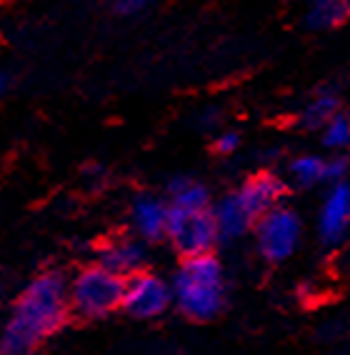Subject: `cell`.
Instances as JSON below:
<instances>
[{
    "label": "cell",
    "instance_id": "cell-10",
    "mask_svg": "<svg viewBox=\"0 0 350 355\" xmlns=\"http://www.w3.org/2000/svg\"><path fill=\"white\" fill-rule=\"evenodd\" d=\"M168 203H163L155 196H140L133 200L130 208V223L138 238L143 241H158L166 238V225H168Z\"/></svg>",
    "mask_w": 350,
    "mask_h": 355
},
{
    "label": "cell",
    "instance_id": "cell-9",
    "mask_svg": "<svg viewBox=\"0 0 350 355\" xmlns=\"http://www.w3.org/2000/svg\"><path fill=\"white\" fill-rule=\"evenodd\" d=\"M100 266L121 278H130L146 266V245L135 238H118L105 243V248L100 250Z\"/></svg>",
    "mask_w": 350,
    "mask_h": 355
},
{
    "label": "cell",
    "instance_id": "cell-14",
    "mask_svg": "<svg viewBox=\"0 0 350 355\" xmlns=\"http://www.w3.org/2000/svg\"><path fill=\"white\" fill-rule=\"evenodd\" d=\"M290 175L298 185L303 188H313V185L325 183V158L320 155H298V158L290 163Z\"/></svg>",
    "mask_w": 350,
    "mask_h": 355
},
{
    "label": "cell",
    "instance_id": "cell-2",
    "mask_svg": "<svg viewBox=\"0 0 350 355\" xmlns=\"http://www.w3.org/2000/svg\"><path fill=\"white\" fill-rule=\"evenodd\" d=\"M173 303L191 320H210L225 303V270L213 253L193 255L180 263L170 283Z\"/></svg>",
    "mask_w": 350,
    "mask_h": 355
},
{
    "label": "cell",
    "instance_id": "cell-12",
    "mask_svg": "<svg viewBox=\"0 0 350 355\" xmlns=\"http://www.w3.org/2000/svg\"><path fill=\"white\" fill-rule=\"evenodd\" d=\"M350 18V0H310L306 23L313 31H328Z\"/></svg>",
    "mask_w": 350,
    "mask_h": 355
},
{
    "label": "cell",
    "instance_id": "cell-1",
    "mask_svg": "<svg viewBox=\"0 0 350 355\" xmlns=\"http://www.w3.org/2000/svg\"><path fill=\"white\" fill-rule=\"evenodd\" d=\"M68 286L58 270H45L15 300L0 333V355H33L45 338L63 328L68 318Z\"/></svg>",
    "mask_w": 350,
    "mask_h": 355
},
{
    "label": "cell",
    "instance_id": "cell-4",
    "mask_svg": "<svg viewBox=\"0 0 350 355\" xmlns=\"http://www.w3.org/2000/svg\"><path fill=\"white\" fill-rule=\"evenodd\" d=\"M168 208H170V205H168ZM166 238L183 258L210 253L213 245L220 241L216 218H213V210L210 208L208 210L170 208L168 210Z\"/></svg>",
    "mask_w": 350,
    "mask_h": 355
},
{
    "label": "cell",
    "instance_id": "cell-19",
    "mask_svg": "<svg viewBox=\"0 0 350 355\" xmlns=\"http://www.w3.org/2000/svg\"><path fill=\"white\" fill-rule=\"evenodd\" d=\"M8 85H10V78H8L6 73H0V96H6Z\"/></svg>",
    "mask_w": 350,
    "mask_h": 355
},
{
    "label": "cell",
    "instance_id": "cell-16",
    "mask_svg": "<svg viewBox=\"0 0 350 355\" xmlns=\"http://www.w3.org/2000/svg\"><path fill=\"white\" fill-rule=\"evenodd\" d=\"M345 175H348V160L343 155L325 158V183H343Z\"/></svg>",
    "mask_w": 350,
    "mask_h": 355
},
{
    "label": "cell",
    "instance_id": "cell-18",
    "mask_svg": "<svg viewBox=\"0 0 350 355\" xmlns=\"http://www.w3.org/2000/svg\"><path fill=\"white\" fill-rule=\"evenodd\" d=\"M153 0H115V13L121 15H138L143 13Z\"/></svg>",
    "mask_w": 350,
    "mask_h": 355
},
{
    "label": "cell",
    "instance_id": "cell-11",
    "mask_svg": "<svg viewBox=\"0 0 350 355\" xmlns=\"http://www.w3.org/2000/svg\"><path fill=\"white\" fill-rule=\"evenodd\" d=\"M168 205L180 210H208L210 193L200 180L180 175L168 185Z\"/></svg>",
    "mask_w": 350,
    "mask_h": 355
},
{
    "label": "cell",
    "instance_id": "cell-13",
    "mask_svg": "<svg viewBox=\"0 0 350 355\" xmlns=\"http://www.w3.org/2000/svg\"><path fill=\"white\" fill-rule=\"evenodd\" d=\"M340 113V101L331 90H320L318 96L306 103V108L300 113V125L308 130H323V125L331 121L333 115Z\"/></svg>",
    "mask_w": 350,
    "mask_h": 355
},
{
    "label": "cell",
    "instance_id": "cell-7",
    "mask_svg": "<svg viewBox=\"0 0 350 355\" xmlns=\"http://www.w3.org/2000/svg\"><path fill=\"white\" fill-rule=\"evenodd\" d=\"M233 193H236L240 208L245 210V216L253 223H258L265 213H270V210L280 205V200L286 196V183H283L275 173L265 171V173L250 175L248 180Z\"/></svg>",
    "mask_w": 350,
    "mask_h": 355
},
{
    "label": "cell",
    "instance_id": "cell-3",
    "mask_svg": "<svg viewBox=\"0 0 350 355\" xmlns=\"http://www.w3.org/2000/svg\"><path fill=\"white\" fill-rule=\"evenodd\" d=\"M123 291H125V278L98 263L73 278L68 286V305L80 318L96 320L123 308Z\"/></svg>",
    "mask_w": 350,
    "mask_h": 355
},
{
    "label": "cell",
    "instance_id": "cell-15",
    "mask_svg": "<svg viewBox=\"0 0 350 355\" xmlns=\"http://www.w3.org/2000/svg\"><path fill=\"white\" fill-rule=\"evenodd\" d=\"M323 146L331 150H345L350 148V115L338 113L323 125Z\"/></svg>",
    "mask_w": 350,
    "mask_h": 355
},
{
    "label": "cell",
    "instance_id": "cell-6",
    "mask_svg": "<svg viewBox=\"0 0 350 355\" xmlns=\"http://www.w3.org/2000/svg\"><path fill=\"white\" fill-rule=\"evenodd\" d=\"M173 305V288L166 278L155 273L140 270V273L125 278L123 291V311L138 320H153L163 315Z\"/></svg>",
    "mask_w": 350,
    "mask_h": 355
},
{
    "label": "cell",
    "instance_id": "cell-5",
    "mask_svg": "<svg viewBox=\"0 0 350 355\" xmlns=\"http://www.w3.org/2000/svg\"><path fill=\"white\" fill-rule=\"evenodd\" d=\"M300 235H303L300 216L286 205H278L255 223L258 253L268 263H283L290 258L300 245Z\"/></svg>",
    "mask_w": 350,
    "mask_h": 355
},
{
    "label": "cell",
    "instance_id": "cell-17",
    "mask_svg": "<svg viewBox=\"0 0 350 355\" xmlns=\"http://www.w3.org/2000/svg\"><path fill=\"white\" fill-rule=\"evenodd\" d=\"M213 148H216V153H220V155H233V153L240 148V135L238 133H220L216 138V143H213Z\"/></svg>",
    "mask_w": 350,
    "mask_h": 355
},
{
    "label": "cell",
    "instance_id": "cell-8",
    "mask_svg": "<svg viewBox=\"0 0 350 355\" xmlns=\"http://www.w3.org/2000/svg\"><path fill=\"white\" fill-rule=\"evenodd\" d=\"M350 230V183H333L318 213V235L325 245H338Z\"/></svg>",
    "mask_w": 350,
    "mask_h": 355
}]
</instances>
